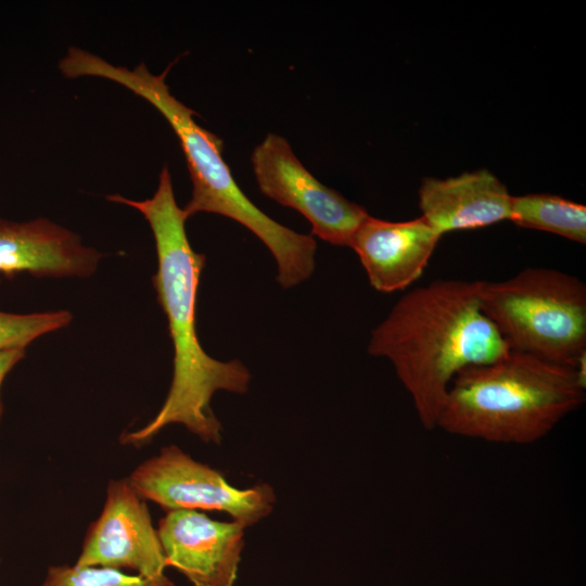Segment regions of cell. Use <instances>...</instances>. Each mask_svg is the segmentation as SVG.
Segmentation results:
<instances>
[{"label": "cell", "mask_w": 586, "mask_h": 586, "mask_svg": "<svg viewBox=\"0 0 586 586\" xmlns=\"http://www.w3.org/2000/svg\"><path fill=\"white\" fill-rule=\"evenodd\" d=\"M107 200L138 209L151 227L157 254L152 285L166 315L174 347L173 380L162 408L143 428L124 433L120 443L141 446L165 426L178 423L203 442L219 444L221 424L211 399L217 391L245 393L251 373L240 360L214 359L199 341L196 297L206 257L189 242L188 217L176 202L170 173L167 167L162 169L157 189L150 199L133 201L113 194Z\"/></svg>", "instance_id": "obj_1"}, {"label": "cell", "mask_w": 586, "mask_h": 586, "mask_svg": "<svg viewBox=\"0 0 586 586\" xmlns=\"http://www.w3.org/2000/svg\"><path fill=\"white\" fill-rule=\"evenodd\" d=\"M510 352L482 311L479 281L435 280L405 294L372 331L368 353L388 358L426 430L455 377Z\"/></svg>", "instance_id": "obj_2"}, {"label": "cell", "mask_w": 586, "mask_h": 586, "mask_svg": "<svg viewBox=\"0 0 586 586\" xmlns=\"http://www.w3.org/2000/svg\"><path fill=\"white\" fill-rule=\"evenodd\" d=\"M575 367L511 351L453 380L436 428L467 438L528 445L585 402Z\"/></svg>", "instance_id": "obj_3"}, {"label": "cell", "mask_w": 586, "mask_h": 586, "mask_svg": "<svg viewBox=\"0 0 586 586\" xmlns=\"http://www.w3.org/2000/svg\"><path fill=\"white\" fill-rule=\"evenodd\" d=\"M169 68L154 75L143 63L135 69L106 64L102 76L150 102L175 131L193 187L182 208L187 217L205 212L243 225L271 252L278 267L277 281L286 289L302 283L314 271L316 241L273 220L243 193L222 158V140L196 124L194 111L171 94L165 81Z\"/></svg>", "instance_id": "obj_4"}, {"label": "cell", "mask_w": 586, "mask_h": 586, "mask_svg": "<svg viewBox=\"0 0 586 586\" xmlns=\"http://www.w3.org/2000/svg\"><path fill=\"white\" fill-rule=\"evenodd\" d=\"M479 297L511 351L572 367L586 353V285L575 276L528 267L504 281H479Z\"/></svg>", "instance_id": "obj_5"}, {"label": "cell", "mask_w": 586, "mask_h": 586, "mask_svg": "<svg viewBox=\"0 0 586 586\" xmlns=\"http://www.w3.org/2000/svg\"><path fill=\"white\" fill-rule=\"evenodd\" d=\"M135 492L167 512L173 510H217L227 512L244 527L267 517L276 494L268 484L238 489L215 469L195 461L170 445L139 464L127 477Z\"/></svg>", "instance_id": "obj_6"}, {"label": "cell", "mask_w": 586, "mask_h": 586, "mask_svg": "<svg viewBox=\"0 0 586 586\" xmlns=\"http://www.w3.org/2000/svg\"><path fill=\"white\" fill-rule=\"evenodd\" d=\"M251 161L258 187L266 196L302 214L311 225V233L321 240L351 245L368 212L315 178L286 139L268 133L254 149Z\"/></svg>", "instance_id": "obj_7"}, {"label": "cell", "mask_w": 586, "mask_h": 586, "mask_svg": "<svg viewBox=\"0 0 586 586\" xmlns=\"http://www.w3.org/2000/svg\"><path fill=\"white\" fill-rule=\"evenodd\" d=\"M75 565L127 568L153 581L167 577L166 559L148 505L127 479L109 483L103 510L91 523Z\"/></svg>", "instance_id": "obj_8"}, {"label": "cell", "mask_w": 586, "mask_h": 586, "mask_svg": "<svg viewBox=\"0 0 586 586\" xmlns=\"http://www.w3.org/2000/svg\"><path fill=\"white\" fill-rule=\"evenodd\" d=\"M244 526L219 522L196 510L168 511L157 535L167 566L194 586H233L244 547Z\"/></svg>", "instance_id": "obj_9"}, {"label": "cell", "mask_w": 586, "mask_h": 586, "mask_svg": "<svg viewBox=\"0 0 586 586\" xmlns=\"http://www.w3.org/2000/svg\"><path fill=\"white\" fill-rule=\"evenodd\" d=\"M102 254L78 234L47 219H0V275L37 278H87Z\"/></svg>", "instance_id": "obj_10"}, {"label": "cell", "mask_w": 586, "mask_h": 586, "mask_svg": "<svg viewBox=\"0 0 586 586\" xmlns=\"http://www.w3.org/2000/svg\"><path fill=\"white\" fill-rule=\"evenodd\" d=\"M441 237L421 216L387 221L369 215L349 247L358 255L370 284L379 292L392 293L421 277Z\"/></svg>", "instance_id": "obj_11"}, {"label": "cell", "mask_w": 586, "mask_h": 586, "mask_svg": "<svg viewBox=\"0 0 586 586\" xmlns=\"http://www.w3.org/2000/svg\"><path fill=\"white\" fill-rule=\"evenodd\" d=\"M418 193L421 217L441 234L510 219L512 195L487 169L424 178Z\"/></svg>", "instance_id": "obj_12"}, {"label": "cell", "mask_w": 586, "mask_h": 586, "mask_svg": "<svg viewBox=\"0 0 586 586\" xmlns=\"http://www.w3.org/2000/svg\"><path fill=\"white\" fill-rule=\"evenodd\" d=\"M510 220L522 228L586 243V206L547 193L512 196Z\"/></svg>", "instance_id": "obj_13"}, {"label": "cell", "mask_w": 586, "mask_h": 586, "mask_svg": "<svg viewBox=\"0 0 586 586\" xmlns=\"http://www.w3.org/2000/svg\"><path fill=\"white\" fill-rule=\"evenodd\" d=\"M72 320V313L65 309L31 314L0 310V353L25 349L36 339L68 326Z\"/></svg>", "instance_id": "obj_14"}, {"label": "cell", "mask_w": 586, "mask_h": 586, "mask_svg": "<svg viewBox=\"0 0 586 586\" xmlns=\"http://www.w3.org/2000/svg\"><path fill=\"white\" fill-rule=\"evenodd\" d=\"M42 586H175L168 578L153 581L106 566L51 565Z\"/></svg>", "instance_id": "obj_15"}, {"label": "cell", "mask_w": 586, "mask_h": 586, "mask_svg": "<svg viewBox=\"0 0 586 586\" xmlns=\"http://www.w3.org/2000/svg\"><path fill=\"white\" fill-rule=\"evenodd\" d=\"M25 349H10L0 353V387L8 373L24 358Z\"/></svg>", "instance_id": "obj_16"}, {"label": "cell", "mask_w": 586, "mask_h": 586, "mask_svg": "<svg viewBox=\"0 0 586 586\" xmlns=\"http://www.w3.org/2000/svg\"><path fill=\"white\" fill-rule=\"evenodd\" d=\"M2 411H3V405H2V402H1V398H0V420H1V417H2Z\"/></svg>", "instance_id": "obj_17"}, {"label": "cell", "mask_w": 586, "mask_h": 586, "mask_svg": "<svg viewBox=\"0 0 586 586\" xmlns=\"http://www.w3.org/2000/svg\"><path fill=\"white\" fill-rule=\"evenodd\" d=\"M0 282H1V276H0Z\"/></svg>", "instance_id": "obj_18"}]
</instances>
